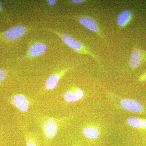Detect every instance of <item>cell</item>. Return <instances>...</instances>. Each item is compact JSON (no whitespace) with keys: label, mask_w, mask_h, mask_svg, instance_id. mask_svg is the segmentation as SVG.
Masks as SVG:
<instances>
[{"label":"cell","mask_w":146,"mask_h":146,"mask_svg":"<svg viewBox=\"0 0 146 146\" xmlns=\"http://www.w3.org/2000/svg\"><path fill=\"white\" fill-rule=\"evenodd\" d=\"M46 29L59 36L65 44L78 54L89 55L95 59L99 64H101L100 60L99 58L92 52L88 47L75 39L72 35L67 33L59 32L52 29Z\"/></svg>","instance_id":"obj_1"},{"label":"cell","mask_w":146,"mask_h":146,"mask_svg":"<svg viewBox=\"0 0 146 146\" xmlns=\"http://www.w3.org/2000/svg\"><path fill=\"white\" fill-rule=\"evenodd\" d=\"M39 120L40 126L45 138L48 140H52L56 136L61 122L65 119L43 116L39 118Z\"/></svg>","instance_id":"obj_2"},{"label":"cell","mask_w":146,"mask_h":146,"mask_svg":"<svg viewBox=\"0 0 146 146\" xmlns=\"http://www.w3.org/2000/svg\"><path fill=\"white\" fill-rule=\"evenodd\" d=\"M66 17L78 21L84 27L96 33L100 38L104 39L105 37L104 33L99 25L92 17L82 15H67Z\"/></svg>","instance_id":"obj_3"},{"label":"cell","mask_w":146,"mask_h":146,"mask_svg":"<svg viewBox=\"0 0 146 146\" xmlns=\"http://www.w3.org/2000/svg\"><path fill=\"white\" fill-rule=\"evenodd\" d=\"M73 66L72 67H68L61 69L60 70L54 73L48 77L45 82L44 90L45 91H50L54 89L62 78L64 76L65 74H67L71 70H72L77 66Z\"/></svg>","instance_id":"obj_4"},{"label":"cell","mask_w":146,"mask_h":146,"mask_svg":"<svg viewBox=\"0 0 146 146\" xmlns=\"http://www.w3.org/2000/svg\"><path fill=\"white\" fill-rule=\"evenodd\" d=\"M28 29L23 25L16 26L3 32L0 33V38L7 40H15L20 39L25 35Z\"/></svg>","instance_id":"obj_5"},{"label":"cell","mask_w":146,"mask_h":146,"mask_svg":"<svg viewBox=\"0 0 146 146\" xmlns=\"http://www.w3.org/2000/svg\"><path fill=\"white\" fill-rule=\"evenodd\" d=\"M12 104L20 111L27 112L30 106V102L25 95L17 94L14 95L11 99Z\"/></svg>","instance_id":"obj_6"},{"label":"cell","mask_w":146,"mask_h":146,"mask_svg":"<svg viewBox=\"0 0 146 146\" xmlns=\"http://www.w3.org/2000/svg\"><path fill=\"white\" fill-rule=\"evenodd\" d=\"M146 60V53L139 49H134L131 54L129 65L132 69H136L141 66Z\"/></svg>","instance_id":"obj_7"},{"label":"cell","mask_w":146,"mask_h":146,"mask_svg":"<svg viewBox=\"0 0 146 146\" xmlns=\"http://www.w3.org/2000/svg\"><path fill=\"white\" fill-rule=\"evenodd\" d=\"M84 96V92L81 89L76 86H72L65 92L63 98L67 102L73 103L80 100Z\"/></svg>","instance_id":"obj_8"},{"label":"cell","mask_w":146,"mask_h":146,"mask_svg":"<svg viewBox=\"0 0 146 146\" xmlns=\"http://www.w3.org/2000/svg\"><path fill=\"white\" fill-rule=\"evenodd\" d=\"M120 104L123 109L129 112H139L143 110V106L140 102L131 99H122L120 101Z\"/></svg>","instance_id":"obj_9"},{"label":"cell","mask_w":146,"mask_h":146,"mask_svg":"<svg viewBox=\"0 0 146 146\" xmlns=\"http://www.w3.org/2000/svg\"><path fill=\"white\" fill-rule=\"evenodd\" d=\"M47 45L42 42H36L30 46L25 57L33 58L42 55L46 51Z\"/></svg>","instance_id":"obj_10"},{"label":"cell","mask_w":146,"mask_h":146,"mask_svg":"<svg viewBox=\"0 0 146 146\" xmlns=\"http://www.w3.org/2000/svg\"><path fill=\"white\" fill-rule=\"evenodd\" d=\"M132 14L130 11H123L119 13L117 17V23L119 27L123 28L130 23L132 20Z\"/></svg>","instance_id":"obj_11"},{"label":"cell","mask_w":146,"mask_h":146,"mask_svg":"<svg viewBox=\"0 0 146 146\" xmlns=\"http://www.w3.org/2000/svg\"><path fill=\"white\" fill-rule=\"evenodd\" d=\"M82 133L86 138L90 139H95L100 136V131L96 127L88 126L83 128Z\"/></svg>","instance_id":"obj_12"},{"label":"cell","mask_w":146,"mask_h":146,"mask_svg":"<svg viewBox=\"0 0 146 146\" xmlns=\"http://www.w3.org/2000/svg\"><path fill=\"white\" fill-rule=\"evenodd\" d=\"M143 120L141 119L140 118L133 117L128 119L127 123L128 125L131 127L139 128L143 127Z\"/></svg>","instance_id":"obj_13"},{"label":"cell","mask_w":146,"mask_h":146,"mask_svg":"<svg viewBox=\"0 0 146 146\" xmlns=\"http://www.w3.org/2000/svg\"><path fill=\"white\" fill-rule=\"evenodd\" d=\"M24 136L26 146H38L35 137L32 133L29 132H25Z\"/></svg>","instance_id":"obj_14"},{"label":"cell","mask_w":146,"mask_h":146,"mask_svg":"<svg viewBox=\"0 0 146 146\" xmlns=\"http://www.w3.org/2000/svg\"><path fill=\"white\" fill-rule=\"evenodd\" d=\"M87 1L85 0H71V1H65V3L67 5H78L82 4L86 2Z\"/></svg>","instance_id":"obj_15"},{"label":"cell","mask_w":146,"mask_h":146,"mask_svg":"<svg viewBox=\"0 0 146 146\" xmlns=\"http://www.w3.org/2000/svg\"><path fill=\"white\" fill-rule=\"evenodd\" d=\"M7 76V73L3 69H0V83L5 79Z\"/></svg>","instance_id":"obj_16"},{"label":"cell","mask_w":146,"mask_h":146,"mask_svg":"<svg viewBox=\"0 0 146 146\" xmlns=\"http://www.w3.org/2000/svg\"><path fill=\"white\" fill-rule=\"evenodd\" d=\"M47 1L49 5L52 6H54L56 4L57 1L56 0H48Z\"/></svg>","instance_id":"obj_17"},{"label":"cell","mask_w":146,"mask_h":146,"mask_svg":"<svg viewBox=\"0 0 146 146\" xmlns=\"http://www.w3.org/2000/svg\"><path fill=\"white\" fill-rule=\"evenodd\" d=\"M143 127L146 128V120H143Z\"/></svg>","instance_id":"obj_18"},{"label":"cell","mask_w":146,"mask_h":146,"mask_svg":"<svg viewBox=\"0 0 146 146\" xmlns=\"http://www.w3.org/2000/svg\"><path fill=\"white\" fill-rule=\"evenodd\" d=\"M3 11V7L1 3L0 2V12H2Z\"/></svg>","instance_id":"obj_19"},{"label":"cell","mask_w":146,"mask_h":146,"mask_svg":"<svg viewBox=\"0 0 146 146\" xmlns=\"http://www.w3.org/2000/svg\"><path fill=\"white\" fill-rule=\"evenodd\" d=\"M143 79L144 81H146V73H145V74H144L143 77Z\"/></svg>","instance_id":"obj_20"}]
</instances>
